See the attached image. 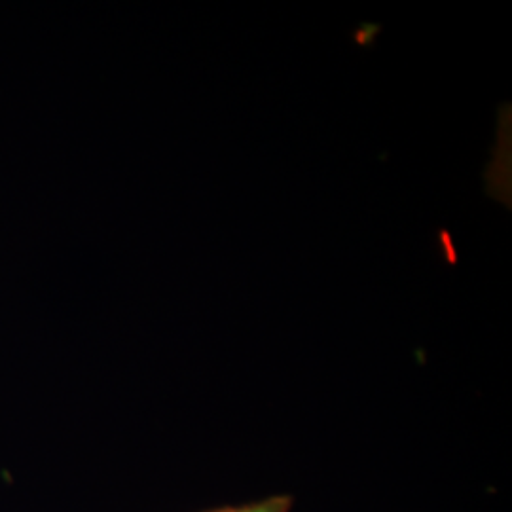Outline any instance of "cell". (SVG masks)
Instances as JSON below:
<instances>
[{
    "label": "cell",
    "mask_w": 512,
    "mask_h": 512,
    "mask_svg": "<svg viewBox=\"0 0 512 512\" xmlns=\"http://www.w3.org/2000/svg\"><path fill=\"white\" fill-rule=\"evenodd\" d=\"M293 505V499L287 495H275L268 497L264 501H256L251 505H243V507H228V509H219V511L209 512H289Z\"/></svg>",
    "instance_id": "cell-1"
},
{
    "label": "cell",
    "mask_w": 512,
    "mask_h": 512,
    "mask_svg": "<svg viewBox=\"0 0 512 512\" xmlns=\"http://www.w3.org/2000/svg\"><path fill=\"white\" fill-rule=\"evenodd\" d=\"M382 31H384V27L380 23H361L359 27H355L351 37H353V42L359 46H372Z\"/></svg>",
    "instance_id": "cell-2"
},
{
    "label": "cell",
    "mask_w": 512,
    "mask_h": 512,
    "mask_svg": "<svg viewBox=\"0 0 512 512\" xmlns=\"http://www.w3.org/2000/svg\"><path fill=\"white\" fill-rule=\"evenodd\" d=\"M437 239H439L440 251H442V256L446 258V262L450 266L458 264V247H456L454 236L448 230H440Z\"/></svg>",
    "instance_id": "cell-3"
}]
</instances>
